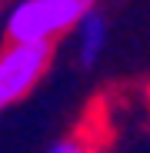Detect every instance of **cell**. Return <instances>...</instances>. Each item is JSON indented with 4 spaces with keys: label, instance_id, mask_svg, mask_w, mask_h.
I'll return each instance as SVG.
<instances>
[{
    "label": "cell",
    "instance_id": "1",
    "mask_svg": "<svg viewBox=\"0 0 150 153\" xmlns=\"http://www.w3.org/2000/svg\"><path fill=\"white\" fill-rule=\"evenodd\" d=\"M87 10L84 0H17L4 20L10 43H54Z\"/></svg>",
    "mask_w": 150,
    "mask_h": 153
},
{
    "label": "cell",
    "instance_id": "2",
    "mask_svg": "<svg viewBox=\"0 0 150 153\" xmlns=\"http://www.w3.org/2000/svg\"><path fill=\"white\" fill-rule=\"evenodd\" d=\"M54 43H4L0 50V113L20 103L50 70Z\"/></svg>",
    "mask_w": 150,
    "mask_h": 153
},
{
    "label": "cell",
    "instance_id": "3",
    "mask_svg": "<svg viewBox=\"0 0 150 153\" xmlns=\"http://www.w3.org/2000/svg\"><path fill=\"white\" fill-rule=\"evenodd\" d=\"M73 40H77V60L80 67H93L100 57H104V50H107V17L93 10V4L80 13V20L73 23Z\"/></svg>",
    "mask_w": 150,
    "mask_h": 153
},
{
    "label": "cell",
    "instance_id": "4",
    "mask_svg": "<svg viewBox=\"0 0 150 153\" xmlns=\"http://www.w3.org/2000/svg\"><path fill=\"white\" fill-rule=\"evenodd\" d=\"M47 153H100V146H97L93 137H87V133L80 130V133H67V137H60Z\"/></svg>",
    "mask_w": 150,
    "mask_h": 153
},
{
    "label": "cell",
    "instance_id": "5",
    "mask_svg": "<svg viewBox=\"0 0 150 153\" xmlns=\"http://www.w3.org/2000/svg\"><path fill=\"white\" fill-rule=\"evenodd\" d=\"M84 4H87V7H90V4H97V0H84Z\"/></svg>",
    "mask_w": 150,
    "mask_h": 153
}]
</instances>
